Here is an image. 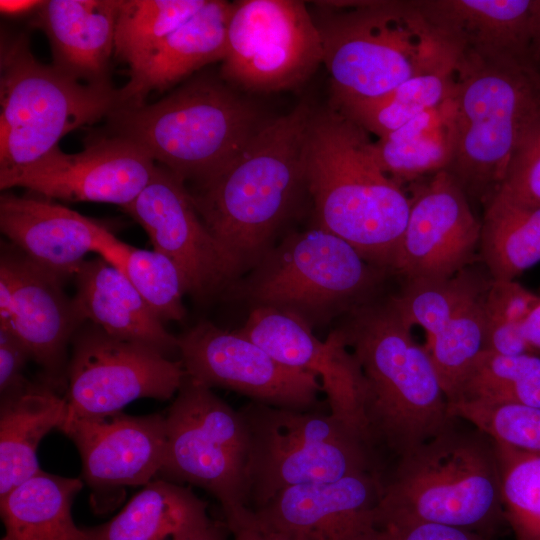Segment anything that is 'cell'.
Masks as SVG:
<instances>
[{
  "label": "cell",
  "instance_id": "obj_1",
  "mask_svg": "<svg viewBox=\"0 0 540 540\" xmlns=\"http://www.w3.org/2000/svg\"><path fill=\"white\" fill-rule=\"evenodd\" d=\"M345 317L334 332L361 368L363 435L382 467V454L394 463L456 418L427 348L389 300H372Z\"/></svg>",
  "mask_w": 540,
  "mask_h": 540
},
{
  "label": "cell",
  "instance_id": "obj_2",
  "mask_svg": "<svg viewBox=\"0 0 540 540\" xmlns=\"http://www.w3.org/2000/svg\"><path fill=\"white\" fill-rule=\"evenodd\" d=\"M305 177L316 226L348 242L371 264L392 271L410 199L381 168L370 134L329 105L314 109Z\"/></svg>",
  "mask_w": 540,
  "mask_h": 540
},
{
  "label": "cell",
  "instance_id": "obj_3",
  "mask_svg": "<svg viewBox=\"0 0 540 540\" xmlns=\"http://www.w3.org/2000/svg\"><path fill=\"white\" fill-rule=\"evenodd\" d=\"M313 108L300 102L267 119L234 161L190 191L207 228L242 272L254 268L306 188L305 146Z\"/></svg>",
  "mask_w": 540,
  "mask_h": 540
},
{
  "label": "cell",
  "instance_id": "obj_4",
  "mask_svg": "<svg viewBox=\"0 0 540 540\" xmlns=\"http://www.w3.org/2000/svg\"><path fill=\"white\" fill-rule=\"evenodd\" d=\"M323 6L326 15L315 21L330 78V106L377 98L415 76L458 61L417 0Z\"/></svg>",
  "mask_w": 540,
  "mask_h": 540
},
{
  "label": "cell",
  "instance_id": "obj_5",
  "mask_svg": "<svg viewBox=\"0 0 540 540\" xmlns=\"http://www.w3.org/2000/svg\"><path fill=\"white\" fill-rule=\"evenodd\" d=\"M457 420L381 474L377 527L431 522L487 536L505 519L494 442Z\"/></svg>",
  "mask_w": 540,
  "mask_h": 540
},
{
  "label": "cell",
  "instance_id": "obj_6",
  "mask_svg": "<svg viewBox=\"0 0 540 540\" xmlns=\"http://www.w3.org/2000/svg\"><path fill=\"white\" fill-rule=\"evenodd\" d=\"M109 118L113 135L197 187L225 170L267 120L228 85L203 76L155 103L118 108Z\"/></svg>",
  "mask_w": 540,
  "mask_h": 540
},
{
  "label": "cell",
  "instance_id": "obj_7",
  "mask_svg": "<svg viewBox=\"0 0 540 540\" xmlns=\"http://www.w3.org/2000/svg\"><path fill=\"white\" fill-rule=\"evenodd\" d=\"M454 99L457 142L446 171L484 204L540 112V73L528 60L458 58Z\"/></svg>",
  "mask_w": 540,
  "mask_h": 540
},
{
  "label": "cell",
  "instance_id": "obj_8",
  "mask_svg": "<svg viewBox=\"0 0 540 540\" xmlns=\"http://www.w3.org/2000/svg\"><path fill=\"white\" fill-rule=\"evenodd\" d=\"M386 272L316 226L273 246L228 293L252 307L294 314L313 328L372 301Z\"/></svg>",
  "mask_w": 540,
  "mask_h": 540
},
{
  "label": "cell",
  "instance_id": "obj_9",
  "mask_svg": "<svg viewBox=\"0 0 540 540\" xmlns=\"http://www.w3.org/2000/svg\"><path fill=\"white\" fill-rule=\"evenodd\" d=\"M0 60V175L35 163L67 133L120 108L119 90L42 64L24 36L2 37Z\"/></svg>",
  "mask_w": 540,
  "mask_h": 540
},
{
  "label": "cell",
  "instance_id": "obj_10",
  "mask_svg": "<svg viewBox=\"0 0 540 540\" xmlns=\"http://www.w3.org/2000/svg\"><path fill=\"white\" fill-rule=\"evenodd\" d=\"M249 437V508L292 486L333 481L381 465L361 435L332 414L251 401L239 409Z\"/></svg>",
  "mask_w": 540,
  "mask_h": 540
},
{
  "label": "cell",
  "instance_id": "obj_11",
  "mask_svg": "<svg viewBox=\"0 0 540 540\" xmlns=\"http://www.w3.org/2000/svg\"><path fill=\"white\" fill-rule=\"evenodd\" d=\"M161 478L198 486L220 503L226 526L249 508V437L239 410L186 375L165 414Z\"/></svg>",
  "mask_w": 540,
  "mask_h": 540
},
{
  "label": "cell",
  "instance_id": "obj_12",
  "mask_svg": "<svg viewBox=\"0 0 540 540\" xmlns=\"http://www.w3.org/2000/svg\"><path fill=\"white\" fill-rule=\"evenodd\" d=\"M315 19L302 1L234 2L221 77L245 90L273 92L307 80L322 64Z\"/></svg>",
  "mask_w": 540,
  "mask_h": 540
},
{
  "label": "cell",
  "instance_id": "obj_13",
  "mask_svg": "<svg viewBox=\"0 0 540 540\" xmlns=\"http://www.w3.org/2000/svg\"><path fill=\"white\" fill-rule=\"evenodd\" d=\"M67 367V418L121 412L140 398L176 395L186 372L147 345L119 339L91 324L77 331Z\"/></svg>",
  "mask_w": 540,
  "mask_h": 540
},
{
  "label": "cell",
  "instance_id": "obj_14",
  "mask_svg": "<svg viewBox=\"0 0 540 540\" xmlns=\"http://www.w3.org/2000/svg\"><path fill=\"white\" fill-rule=\"evenodd\" d=\"M123 210L145 230L153 249L182 272L187 293L199 300L229 291L242 273L199 215L185 182L156 164L138 196Z\"/></svg>",
  "mask_w": 540,
  "mask_h": 540
},
{
  "label": "cell",
  "instance_id": "obj_15",
  "mask_svg": "<svg viewBox=\"0 0 540 540\" xmlns=\"http://www.w3.org/2000/svg\"><path fill=\"white\" fill-rule=\"evenodd\" d=\"M186 375L267 405L310 411L322 390L318 378L287 367L237 330L201 321L178 338Z\"/></svg>",
  "mask_w": 540,
  "mask_h": 540
},
{
  "label": "cell",
  "instance_id": "obj_16",
  "mask_svg": "<svg viewBox=\"0 0 540 540\" xmlns=\"http://www.w3.org/2000/svg\"><path fill=\"white\" fill-rule=\"evenodd\" d=\"M156 162L136 143L112 135L68 154L59 146L35 163L0 175V188L23 187L45 198L129 205L149 182Z\"/></svg>",
  "mask_w": 540,
  "mask_h": 540
},
{
  "label": "cell",
  "instance_id": "obj_17",
  "mask_svg": "<svg viewBox=\"0 0 540 540\" xmlns=\"http://www.w3.org/2000/svg\"><path fill=\"white\" fill-rule=\"evenodd\" d=\"M407 224L392 271L407 279L450 277L479 249L482 222L470 198L447 171L409 186Z\"/></svg>",
  "mask_w": 540,
  "mask_h": 540
},
{
  "label": "cell",
  "instance_id": "obj_18",
  "mask_svg": "<svg viewBox=\"0 0 540 540\" xmlns=\"http://www.w3.org/2000/svg\"><path fill=\"white\" fill-rule=\"evenodd\" d=\"M381 474L292 486L251 510L257 525L300 540H374Z\"/></svg>",
  "mask_w": 540,
  "mask_h": 540
},
{
  "label": "cell",
  "instance_id": "obj_19",
  "mask_svg": "<svg viewBox=\"0 0 540 540\" xmlns=\"http://www.w3.org/2000/svg\"><path fill=\"white\" fill-rule=\"evenodd\" d=\"M312 329L294 314L270 307H252L246 322L237 331L281 364L319 378L330 414L357 429L364 438L361 368L334 331L326 341H321Z\"/></svg>",
  "mask_w": 540,
  "mask_h": 540
},
{
  "label": "cell",
  "instance_id": "obj_20",
  "mask_svg": "<svg viewBox=\"0 0 540 540\" xmlns=\"http://www.w3.org/2000/svg\"><path fill=\"white\" fill-rule=\"evenodd\" d=\"M77 447L82 474L93 488L146 485L166 452L165 415L121 412L67 418L60 429Z\"/></svg>",
  "mask_w": 540,
  "mask_h": 540
},
{
  "label": "cell",
  "instance_id": "obj_21",
  "mask_svg": "<svg viewBox=\"0 0 540 540\" xmlns=\"http://www.w3.org/2000/svg\"><path fill=\"white\" fill-rule=\"evenodd\" d=\"M0 264L7 268L13 285L12 321L8 329L25 344L50 384L63 385L67 380L68 343L85 322L74 298L63 291L61 278L22 252H2Z\"/></svg>",
  "mask_w": 540,
  "mask_h": 540
},
{
  "label": "cell",
  "instance_id": "obj_22",
  "mask_svg": "<svg viewBox=\"0 0 540 540\" xmlns=\"http://www.w3.org/2000/svg\"><path fill=\"white\" fill-rule=\"evenodd\" d=\"M458 58L528 60L540 24V0H417Z\"/></svg>",
  "mask_w": 540,
  "mask_h": 540
},
{
  "label": "cell",
  "instance_id": "obj_23",
  "mask_svg": "<svg viewBox=\"0 0 540 540\" xmlns=\"http://www.w3.org/2000/svg\"><path fill=\"white\" fill-rule=\"evenodd\" d=\"M1 232L32 262L63 281L75 276L89 252L99 254L115 236L99 223L52 202L3 194Z\"/></svg>",
  "mask_w": 540,
  "mask_h": 540
},
{
  "label": "cell",
  "instance_id": "obj_24",
  "mask_svg": "<svg viewBox=\"0 0 540 540\" xmlns=\"http://www.w3.org/2000/svg\"><path fill=\"white\" fill-rule=\"evenodd\" d=\"M234 2L206 0L187 21L158 42L129 68V81L119 89L120 108L144 104L153 90H165L199 68L222 61Z\"/></svg>",
  "mask_w": 540,
  "mask_h": 540
},
{
  "label": "cell",
  "instance_id": "obj_25",
  "mask_svg": "<svg viewBox=\"0 0 540 540\" xmlns=\"http://www.w3.org/2000/svg\"><path fill=\"white\" fill-rule=\"evenodd\" d=\"M121 0H48L36 11L46 33L53 66L89 84H109L107 68L114 52Z\"/></svg>",
  "mask_w": 540,
  "mask_h": 540
},
{
  "label": "cell",
  "instance_id": "obj_26",
  "mask_svg": "<svg viewBox=\"0 0 540 540\" xmlns=\"http://www.w3.org/2000/svg\"><path fill=\"white\" fill-rule=\"evenodd\" d=\"M75 277L74 301L85 321L167 357L178 350V338L165 329L121 270L100 257L85 261Z\"/></svg>",
  "mask_w": 540,
  "mask_h": 540
},
{
  "label": "cell",
  "instance_id": "obj_27",
  "mask_svg": "<svg viewBox=\"0 0 540 540\" xmlns=\"http://www.w3.org/2000/svg\"><path fill=\"white\" fill-rule=\"evenodd\" d=\"M67 402L50 386L24 384L1 395L0 499L42 470L37 449L52 429H60Z\"/></svg>",
  "mask_w": 540,
  "mask_h": 540
},
{
  "label": "cell",
  "instance_id": "obj_28",
  "mask_svg": "<svg viewBox=\"0 0 540 540\" xmlns=\"http://www.w3.org/2000/svg\"><path fill=\"white\" fill-rule=\"evenodd\" d=\"M212 521L194 492L153 479L108 522L87 528L89 540H185Z\"/></svg>",
  "mask_w": 540,
  "mask_h": 540
},
{
  "label": "cell",
  "instance_id": "obj_29",
  "mask_svg": "<svg viewBox=\"0 0 540 540\" xmlns=\"http://www.w3.org/2000/svg\"><path fill=\"white\" fill-rule=\"evenodd\" d=\"M457 142L454 95L374 141L383 171L405 188L450 166Z\"/></svg>",
  "mask_w": 540,
  "mask_h": 540
},
{
  "label": "cell",
  "instance_id": "obj_30",
  "mask_svg": "<svg viewBox=\"0 0 540 540\" xmlns=\"http://www.w3.org/2000/svg\"><path fill=\"white\" fill-rule=\"evenodd\" d=\"M83 483L39 472L0 499L5 533L1 540H89L78 528L71 507Z\"/></svg>",
  "mask_w": 540,
  "mask_h": 540
},
{
  "label": "cell",
  "instance_id": "obj_31",
  "mask_svg": "<svg viewBox=\"0 0 540 540\" xmlns=\"http://www.w3.org/2000/svg\"><path fill=\"white\" fill-rule=\"evenodd\" d=\"M484 207L481 257L492 280H515L540 262V206L495 193Z\"/></svg>",
  "mask_w": 540,
  "mask_h": 540
},
{
  "label": "cell",
  "instance_id": "obj_32",
  "mask_svg": "<svg viewBox=\"0 0 540 540\" xmlns=\"http://www.w3.org/2000/svg\"><path fill=\"white\" fill-rule=\"evenodd\" d=\"M456 79L457 63L415 76L377 98L331 107L381 138L453 96Z\"/></svg>",
  "mask_w": 540,
  "mask_h": 540
},
{
  "label": "cell",
  "instance_id": "obj_33",
  "mask_svg": "<svg viewBox=\"0 0 540 540\" xmlns=\"http://www.w3.org/2000/svg\"><path fill=\"white\" fill-rule=\"evenodd\" d=\"M491 280L467 268L450 277L407 279L389 301L410 327H422L429 337L481 298Z\"/></svg>",
  "mask_w": 540,
  "mask_h": 540
},
{
  "label": "cell",
  "instance_id": "obj_34",
  "mask_svg": "<svg viewBox=\"0 0 540 540\" xmlns=\"http://www.w3.org/2000/svg\"><path fill=\"white\" fill-rule=\"evenodd\" d=\"M460 400L540 408V355L482 352L449 403Z\"/></svg>",
  "mask_w": 540,
  "mask_h": 540
},
{
  "label": "cell",
  "instance_id": "obj_35",
  "mask_svg": "<svg viewBox=\"0 0 540 540\" xmlns=\"http://www.w3.org/2000/svg\"><path fill=\"white\" fill-rule=\"evenodd\" d=\"M104 260L125 274L163 324L184 318L186 282L179 267L167 255L155 249L135 248L119 240Z\"/></svg>",
  "mask_w": 540,
  "mask_h": 540
},
{
  "label": "cell",
  "instance_id": "obj_36",
  "mask_svg": "<svg viewBox=\"0 0 540 540\" xmlns=\"http://www.w3.org/2000/svg\"><path fill=\"white\" fill-rule=\"evenodd\" d=\"M206 0H121L114 52L130 67L199 11Z\"/></svg>",
  "mask_w": 540,
  "mask_h": 540
},
{
  "label": "cell",
  "instance_id": "obj_37",
  "mask_svg": "<svg viewBox=\"0 0 540 540\" xmlns=\"http://www.w3.org/2000/svg\"><path fill=\"white\" fill-rule=\"evenodd\" d=\"M493 442L504 518L517 540H540V456Z\"/></svg>",
  "mask_w": 540,
  "mask_h": 540
},
{
  "label": "cell",
  "instance_id": "obj_38",
  "mask_svg": "<svg viewBox=\"0 0 540 540\" xmlns=\"http://www.w3.org/2000/svg\"><path fill=\"white\" fill-rule=\"evenodd\" d=\"M483 296L465 307L438 333L429 336L426 348L449 402L470 367L485 351Z\"/></svg>",
  "mask_w": 540,
  "mask_h": 540
},
{
  "label": "cell",
  "instance_id": "obj_39",
  "mask_svg": "<svg viewBox=\"0 0 540 540\" xmlns=\"http://www.w3.org/2000/svg\"><path fill=\"white\" fill-rule=\"evenodd\" d=\"M449 412L496 442L540 456L538 407L460 400L449 403Z\"/></svg>",
  "mask_w": 540,
  "mask_h": 540
},
{
  "label": "cell",
  "instance_id": "obj_40",
  "mask_svg": "<svg viewBox=\"0 0 540 540\" xmlns=\"http://www.w3.org/2000/svg\"><path fill=\"white\" fill-rule=\"evenodd\" d=\"M496 193L540 206V112L528 129Z\"/></svg>",
  "mask_w": 540,
  "mask_h": 540
},
{
  "label": "cell",
  "instance_id": "obj_41",
  "mask_svg": "<svg viewBox=\"0 0 540 540\" xmlns=\"http://www.w3.org/2000/svg\"><path fill=\"white\" fill-rule=\"evenodd\" d=\"M539 300L515 280H491L483 306L487 318L521 324Z\"/></svg>",
  "mask_w": 540,
  "mask_h": 540
},
{
  "label": "cell",
  "instance_id": "obj_42",
  "mask_svg": "<svg viewBox=\"0 0 540 540\" xmlns=\"http://www.w3.org/2000/svg\"><path fill=\"white\" fill-rule=\"evenodd\" d=\"M374 540H487L471 530L431 522L392 523L377 528Z\"/></svg>",
  "mask_w": 540,
  "mask_h": 540
},
{
  "label": "cell",
  "instance_id": "obj_43",
  "mask_svg": "<svg viewBox=\"0 0 540 540\" xmlns=\"http://www.w3.org/2000/svg\"><path fill=\"white\" fill-rule=\"evenodd\" d=\"M30 353L21 339L10 329L0 327V393L6 394L27 380L22 370Z\"/></svg>",
  "mask_w": 540,
  "mask_h": 540
},
{
  "label": "cell",
  "instance_id": "obj_44",
  "mask_svg": "<svg viewBox=\"0 0 540 540\" xmlns=\"http://www.w3.org/2000/svg\"><path fill=\"white\" fill-rule=\"evenodd\" d=\"M485 351L504 356L532 353L523 337L521 324L487 317Z\"/></svg>",
  "mask_w": 540,
  "mask_h": 540
},
{
  "label": "cell",
  "instance_id": "obj_45",
  "mask_svg": "<svg viewBox=\"0 0 540 540\" xmlns=\"http://www.w3.org/2000/svg\"><path fill=\"white\" fill-rule=\"evenodd\" d=\"M521 331L531 352L540 355V300L521 323Z\"/></svg>",
  "mask_w": 540,
  "mask_h": 540
},
{
  "label": "cell",
  "instance_id": "obj_46",
  "mask_svg": "<svg viewBox=\"0 0 540 540\" xmlns=\"http://www.w3.org/2000/svg\"><path fill=\"white\" fill-rule=\"evenodd\" d=\"M43 3L39 0H0V11L7 16H21L36 12Z\"/></svg>",
  "mask_w": 540,
  "mask_h": 540
},
{
  "label": "cell",
  "instance_id": "obj_47",
  "mask_svg": "<svg viewBox=\"0 0 540 540\" xmlns=\"http://www.w3.org/2000/svg\"><path fill=\"white\" fill-rule=\"evenodd\" d=\"M226 529V525L211 522L185 540H226Z\"/></svg>",
  "mask_w": 540,
  "mask_h": 540
},
{
  "label": "cell",
  "instance_id": "obj_48",
  "mask_svg": "<svg viewBox=\"0 0 540 540\" xmlns=\"http://www.w3.org/2000/svg\"><path fill=\"white\" fill-rule=\"evenodd\" d=\"M528 61L540 73V24L529 47Z\"/></svg>",
  "mask_w": 540,
  "mask_h": 540
},
{
  "label": "cell",
  "instance_id": "obj_49",
  "mask_svg": "<svg viewBox=\"0 0 540 540\" xmlns=\"http://www.w3.org/2000/svg\"><path fill=\"white\" fill-rule=\"evenodd\" d=\"M296 540H300V539H296Z\"/></svg>",
  "mask_w": 540,
  "mask_h": 540
}]
</instances>
